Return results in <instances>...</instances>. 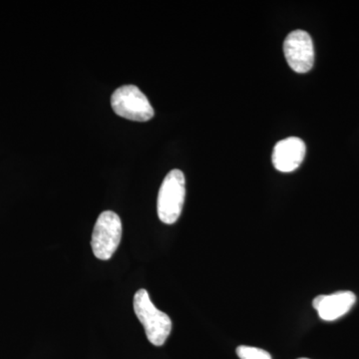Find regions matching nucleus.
<instances>
[{"mask_svg": "<svg viewBox=\"0 0 359 359\" xmlns=\"http://www.w3.org/2000/svg\"><path fill=\"white\" fill-rule=\"evenodd\" d=\"M134 311L143 325L146 337L155 346H162L171 334L172 320L151 301L147 290L141 289L134 295Z\"/></svg>", "mask_w": 359, "mask_h": 359, "instance_id": "obj_1", "label": "nucleus"}, {"mask_svg": "<svg viewBox=\"0 0 359 359\" xmlns=\"http://www.w3.org/2000/svg\"><path fill=\"white\" fill-rule=\"evenodd\" d=\"M186 196V180L180 170H172L165 177L158 194V217L164 224L176 223L181 216Z\"/></svg>", "mask_w": 359, "mask_h": 359, "instance_id": "obj_2", "label": "nucleus"}, {"mask_svg": "<svg viewBox=\"0 0 359 359\" xmlns=\"http://www.w3.org/2000/svg\"><path fill=\"white\" fill-rule=\"evenodd\" d=\"M122 237V222L112 211L101 212L92 233L91 247L94 256L102 261L112 257Z\"/></svg>", "mask_w": 359, "mask_h": 359, "instance_id": "obj_3", "label": "nucleus"}, {"mask_svg": "<svg viewBox=\"0 0 359 359\" xmlns=\"http://www.w3.org/2000/svg\"><path fill=\"white\" fill-rule=\"evenodd\" d=\"M111 105L116 114L132 121L147 122L155 114L147 96L135 85L116 89L111 97Z\"/></svg>", "mask_w": 359, "mask_h": 359, "instance_id": "obj_4", "label": "nucleus"}, {"mask_svg": "<svg viewBox=\"0 0 359 359\" xmlns=\"http://www.w3.org/2000/svg\"><path fill=\"white\" fill-rule=\"evenodd\" d=\"M283 52L287 62L295 72L306 73L313 67V42L304 30H294L287 35L283 42Z\"/></svg>", "mask_w": 359, "mask_h": 359, "instance_id": "obj_5", "label": "nucleus"}, {"mask_svg": "<svg viewBox=\"0 0 359 359\" xmlns=\"http://www.w3.org/2000/svg\"><path fill=\"white\" fill-rule=\"evenodd\" d=\"M306 143L297 137H290L278 142L273 148V166L282 173H290L301 166L306 157Z\"/></svg>", "mask_w": 359, "mask_h": 359, "instance_id": "obj_6", "label": "nucleus"}, {"mask_svg": "<svg viewBox=\"0 0 359 359\" xmlns=\"http://www.w3.org/2000/svg\"><path fill=\"white\" fill-rule=\"evenodd\" d=\"M356 302L353 292H337L327 295H318L313 299V306L318 316L325 321L339 320L346 316Z\"/></svg>", "mask_w": 359, "mask_h": 359, "instance_id": "obj_7", "label": "nucleus"}, {"mask_svg": "<svg viewBox=\"0 0 359 359\" xmlns=\"http://www.w3.org/2000/svg\"><path fill=\"white\" fill-rule=\"evenodd\" d=\"M237 354L241 359H273L268 351L252 346H238Z\"/></svg>", "mask_w": 359, "mask_h": 359, "instance_id": "obj_8", "label": "nucleus"}, {"mask_svg": "<svg viewBox=\"0 0 359 359\" xmlns=\"http://www.w3.org/2000/svg\"><path fill=\"white\" fill-rule=\"evenodd\" d=\"M299 359H309V358H299Z\"/></svg>", "mask_w": 359, "mask_h": 359, "instance_id": "obj_9", "label": "nucleus"}]
</instances>
